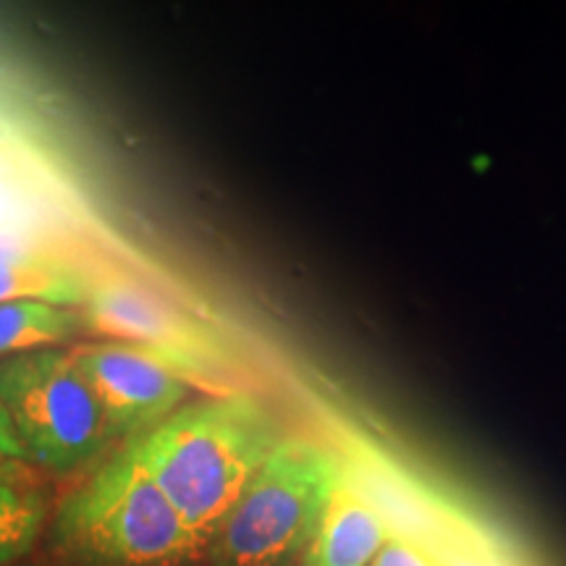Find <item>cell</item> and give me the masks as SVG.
Listing matches in <instances>:
<instances>
[{
  "label": "cell",
  "instance_id": "6da1fadb",
  "mask_svg": "<svg viewBox=\"0 0 566 566\" xmlns=\"http://www.w3.org/2000/svg\"><path fill=\"white\" fill-rule=\"evenodd\" d=\"M286 433L258 396L247 391L189 399L166 422L132 441L187 527L210 548L218 527L242 499Z\"/></svg>",
  "mask_w": 566,
  "mask_h": 566
},
{
  "label": "cell",
  "instance_id": "7a4b0ae2",
  "mask_svg": "<svg viewBox=\"0 0 566 566\" xmlns=\"http://www.w3.org/2000/svg\"><path fill=\"white\" fill-rule=\"evenodd\" d=\"M51 541L69 566H197L208 558L132 443L63 499Z\"/></svg>",
  "mask_w": 566,
  "mask_h": 566
},
{
  "label": "cell",
  "instance_id": "3957f363",
  "mask_svg": "<svg viewBox=\"0 0 566 566\" xmlns=\"http://www.w3.org/2000/svg\"><path fill=\"white\" fill-rule=\"evenodd\" d=\"M344 475L323 443L283 438L218 527L210 566H286L313 543Z\"/></svg>",
  "mask_w": 566,
  "mask_h": 566
},
{
  "label": "cell",
  "instance_id": "277c9868",
  "mask_svg": "<svg viewBox=\"0 0 566 566\" xmlns=\"http://www.w3.org/2000/svg\"><path fill=\"white\" fill-rule=\"evenodd\" d=\"M0 405L27 462L53 475L84 470L116 441L71 346L0 359Z\"/></svg>",
  "mask_w": 566,
  "mask_h": 566
},
{
  "label": "cell",
  "instance_id": "5b68a950",
  "mask_svg": "<svg viewBox=\"0 0 566 566\" xmlns=\"http://www.w3.org/2000/svg\"><path fill=\"white\" fill-rule=\"evenodd\" d=\"M84 331L158 354L195 388L221 384L229 373L223 344L208 325L155 296L145 283L105 265L87 268V300L82 304Z\"/></svg>",
  "mask_w": 566,
  "mask_h": 566
},
{
  "label": "cell",
  "instance_id": "8992f818",
  "mask_svg": "<svg viewBox=\"0 0 566 566\" xmlns=\"http://www.w3.org/2000/svg\"><path fill=\"white\" fill-rule=\"evenodd\" d=\"M116 441H137L166 422L192 396V384L158 354L122 342L71 344Z\"/></svg>",
  "mask_w": 566,
  "mask_h": 566
},
{
  "label": "cell",
  "instance_id": "52a82bcc",
  "mask_svg": "<svg viewBox=\"0 0 566 566\" xmlns=\"http://www.w3.org/2000/svg\"><path fill=\"white\" fill-rule=\"evenodd\" d=\"M388 541L384 516L344 475L300 566H370Z\"/></svg>",
  "mask_w": 566,
  "mask_h": 566
},
{
  "label": "cell",
  "instance_id": "ba28073f",
  "mask_svg": "<svg viewBox=\"0 0 566 566\" xmlns=\"http://www.w3.org/2000/svg\"><path fill=\"white\" fill-rule=\"evenodd\" d=\"M84 331L82 310L42 300L0 304V359L61 349Z\"/></svg>",
  "mask_w": 566,
  "mask_h": 566
},
{
  "label": "cell",
  "instance_id": "9c48e42d",
  "mask_svg": "<svg viewBox=\"0 0 566 566\" xmlns=\"http://www.w3.org/2000/svg\"><path fill=\"white\" fill-rule=\"evenodd\" d=\"M42 300L80 307L87 300V268L48 252L24 265L0 268V304Z\"/></svg>",
  "mask_w": 566,
  "mask_h": 566
},
{
  "label": "cell",
  "instance_id": "30bf717a",
  "mask_svg": "<svg viewBox=\"0 0 566 566\" xmlns=\"http://www.w3.org/2000/svg\"><path fill=\"white\" fill-rule=\"evenodd\" d=\"M48 525V499L27 480H0V566L19 564Z\"/></svg>",
  "mask_w": 566,
  "mask_h": 566
},
{
  "label": "cell",
  "instance_id": "8fae6325",
  "mask_svg": "<svg viewBox=\"0 0 566 566\" xmlns=\"http://www.w3.org/2000/svg\"><path fill=\"white\" fill-rule=\"evenodd\" d=\"M436 566H516L514 558L506 556L501 543L485 535L475 522L459 520L441 543L428 551Z\"/></svg>",
  "mask_w": 566,
  "mask_h": 566
},
{
  "label": "cell",
  "instance_id": "7c38bea8",
  "mask_svg": "<svg viewBox=\"0 0 566 566\" xmlns=\"http://www.w3.org/2000/svg\"><path fill=\"white\" fill-rule=\"evenodd\" d=\"M370 566H436L424 551H420L412 543L401 541V537L388 535L386 546L380 548V554L375 556Z\"/></svg>",
  "mask_w": 566,
  "mask_h": 566
},
{
  "label": "cell",
  "instance_id": "4fadbf2b",
  "mask_svg": "<svg viewBox=\"0 0 566 566\" xmlns=\"http://www.w3.org/2000/svg\"><path fill=\"white\" fill-rule=\"evenodd\" d=\"M42 254H48V252L40 250L38 244L24 242L21 237H9V233H0V268L32 263V260L42 258Z\"/></svg>",
  "mask_w": 566,
  "mask_h": 566
},
{
  "label": "cell",
  "instance_id": "5bb4252c",
  "mask_svg": "<svg viewBox=\"0 0 566 566\" xmlns=\"http://www.w3.org/2000/svg\"><path fill=\"white\" fill-rule=\"evenodd\" d=\"M0 462H13V464H27V454H24V446L19 443V436L17 430H13V424L9 420V415H6L3 405H0Z\"/></svg>",
  "mask_w": 566,
  "mask_h": 566
},
{
  "label": "cell",
  "instance_id": "9a60e30c",
  "mask_svg": "<svg viewBox=\"0 0 566 566\" xmlns=\"http://www.w3.org/2000/svg\"><path fill=\"white\" fill-rule=\"evenodd\" d=\"M32 467L27 464H13V462H0V480H27L30 478Z\"/></svg>",
  "mask_w": 566,
  "mask_h": 566
},
{
  "label": "cell",
  "instance_id": "2e32d148",
  "mask_svg": "<svg viewBox=\"0 0 566 566\" xmlns=\"http://www.w3.org/2000/svg\"><path fill=\"white\" fill-rule=\"evenodd\" d=\"M11 566H34V564H11Z\"/></svg>",
  "mask_w": 566,
  "mask_h": 566
}]
</instances>
